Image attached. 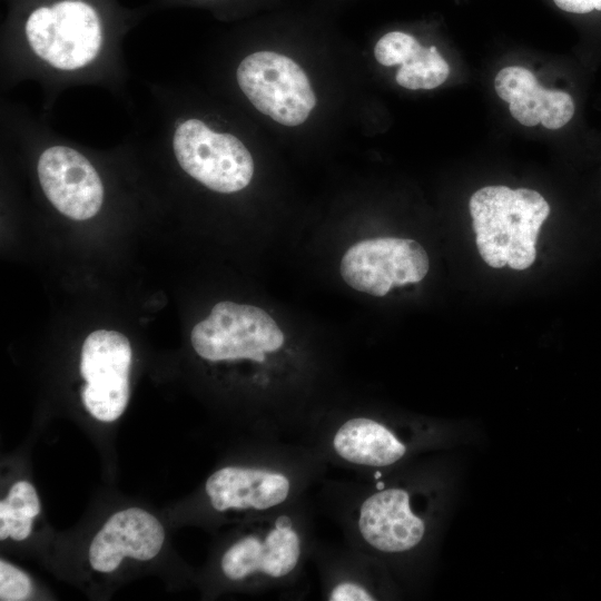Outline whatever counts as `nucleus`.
<instances>
[{
	"label": "nucleus",
	"instance_id": "7ed1b4c3",
	"mask_svg": "<svg viewBox=\"0 0 601 601\" xmlns=\"http://www.w3.org/2000/svg\"><path fill=\"white\" fill-rule=\"evenodd\" d=\"M239 91L259 112L296 127L308 118L316 96L304 69L293 59L268 50L254 51L235 70Z\"/></svg>",
	"mask_w": 601,
	"mask_h": 601
},
{
	"label": "nucleus",
	"instance_id": "423d86ee",
	"mask_svg": "<svg viewBox=\"0 0 601 601\" xmlns=\"http://www.w3.org/2000/svg\"><path fill=\"white\" fill-rule=\"evenodd\" d=\"M132 351L121 333L98 329L87 336L81 348V392L86 410L98 421L114 422L125 412L129 396Z\"/></svg>",
	"mask_w": 601,
	"mask_h": 601
},
{
	"label": "nucleus",
	"instance_id": "9d476101",
	"mask_svg": "<svg viewBox=\"0 0 601 601\" xmlns=\"http://www.w3.org/2000/svg\"><path fill=\"white\" fill-rule=\"evenodd\" d=\"M358 530L362 538L382 552H404L423 539L424 522L410 506L405 490H380L361 505Z\"/></svg>",
	"mask_w": 601,
	"mask_h": 601
},
{
	"label": "nucleus",
	"instance_id": "aec40b11",
	"mask_svg": "<svg viewBox=\"0 0 601 601\" xmlns=\"http://www.w3.org/2000/svg\"><path fill=\"white\" fill-rule=\"evenodd\" d=\"M376 487H377V490H383V489H384V483H383V482H378V483L376 484Z\"/></svg>",
	"mask_w": 601,
	"mask_h": 601
},
{
	"label": "nucleus",
	"instance_id": "f03ea898",
	"mask_svg": "<svg viewBox=\"0 0 601 601\" xmlns=\"http://www.w3.org/2000/svg\"><path fill=\"white\" fill-rule=\"evenodd\" d=\"M469 207L477 250L489 266L524 270L534 263L538 234L550 214L542 195L486 186L471 196Z\"/></svg>",
	"mask_w": 601,
	"mask_h": 601
},
{
	"label": "nucleus",
	"instance_id": "39448f33",
	"mask_svg": "<svg viewBox=\"0 0 601 601\" xmlns=\"http://www.w3.org/2000/svg\"><path fill=\"white\" fill-rule=\"evenodd\" d=\"M428 267V256L417 242L381 237L351 246L342 257L339 270L352 288L383 297L393 286L418 283Z\"/></svg>",
	"mask_w": 601,
	"mask_h": 601
},
{
	"label": "nucleus",
	"instance_id": "f8f14e48",
	"mask_svg": "<svg viewBox=\"0 0 601 601\" xmlns=\"http://www.w3.org/2000/svg\"><path fill=\"white\" fill-rule=\"evenodd\" d=\"M333 447L343 460L367 466H386L398 461L406 447L381 423L355 417L336 431Z\"/></svg>",
	"mask_w": 601,
	"mask_h": 601
},
{
	"label": "nucleus",
	"instance_id": "20e7f679",
	"mask_svg": "<svg viewBox=\"0 0 601 601\" xmlns=\"http://www.w3.org/2000/svg\"><path fill=\"white\" fill-rule=\"evenodd\" d=\"M195 352L210 362L250 359L263 363L278 351L284 333L264 309L230 300L217 303L190 334Z\"/></svg>",
	"mask_w": 601,
	"mask_h": 601
},
{
	"label": "nucleus",
	"instance_id": "f257e3e1",
	"mask_svg": "<svg viewBox=\"0 0 601 601\" xmlns=\"http://www.w3.org/2000/svg\"><path fill=\"white\" fill-rule=\"evenodd\" d=\"M0 85L37 82L49 112L78 86H98L128 101L126 36L149 13L119 0H3Z\"/></svg>",
	"mask_w": 601,
	"mask_h": 601
},
{
	"label": "nucleus",
	"instance_id": "6ab92c4d",
	"mask_svg": "<svg viewBox=\"0 0 601 601\" xmlns=\"http://www.w3.org/2000/svg\"><path fill=\"white\" fill-rule=\"evenodd\" d=\"M230 0H151L148 3L150 11L159 9H174L178 7H191V6H219L223 2Z\"/></svg>",
	"mask_w": 601,
	"mask_h": 601
},
{
	"label": "nucleus",
	"instance_id": "ddd939ff",
	"mask_svg": "<svg viewBox=\"0 0 601 601\" xmlns=\"http://www.w3.org/2000/svg\"><path fill=\"white\" fill-rule=\"evenodd\" d=\"M40 511L35 487L27 481L14 483L0 502V540H26L31 533L33 519Z\"/></svg>",
	"mask_w": 601,
	"mask_h": 601
},
{
	"label": "nucleus",
	"instance_id": "dca6fc26",
	"mask_svg": "<svg viewBox=\"0 0 601 601\" xmlns=\"http://www.w3.org/2000/svg\"><path fill=\"white\" fill-rule=\"evenodd\" d=\"M32 593L30 578L4 560L0 561V600L22 601Z\"/></svg>",
	"mask_w": 601,
	"mask_h": 601
},
{
	"label": "nucleus",
	"instance_id": "2eb2a0df",
	"mask_svg": "<svg viewBox=\"0 0 601 601\" xmlns=\"http://www.w3.org/2000/svg\"><path fill=\"white\" fill-rule=\"evenodd\" d=\"M423 48L415 37L403 31L385 33L374 47L378 63L391 67L411 61Z\"/></svg>",
	"mask_w": 601,
	"mask_h": 601
},
{
	"label": "nucleus",
	"instance_id": "412c9836",
	"mask_svg": "<svg viewBox=\"0 0 601 601\" xmlns=\"http://www.w3.org/2000/svg\"><path fill=\"white\" fill-rule=\"evenodd\" d=\"M381 476V473H376L375 477L378 479Z\"/></svg>",
	"mask_w": 601,
	"mask_h": 601
},
{
	"label": "nucleus",
	"instance_id": "0eeeda50",
	"mask_svg": "<svg viewBox=\"0 0 601 601\" xmlns=\"http://www.w3.org/2000/svg\"><path fill=\"white\" fill-rule=\"evenodd\" d=\"M165 541V531L156 516L139 508L112 514L95 535L89 548V562L102 573L115 571L124 558L148 561L155 558Z\"/></svg>",
	"mask_w": 601,
	"mask_h": 601
},
{
	"label": "nucleus",
	"instance_id": "a211bd4d",
	"mask_svg": "<svg viewBox=\"0 0 601 601\" xmlns=\"http://www.w3.org/2000/svg\"><path fill=\"white\" fill-rule=\"evenodd\" d=\"M558 8L570 13L601 11V0H553Z\"/></svg>",
	"mask_w": 601,
	"mask_h": 601
},
{
	"label": "nucleus",
	"instance_id": "f3484780",
	"mask_svg": "<svg viewBox=\"0 0 601 601\" xmlns=\"http://www.w3.org/2000/svg\"><path fill=\"white\" fill-rule=\"evenodd\" d=\"M331 601H372L373 595L362 585L353 582H342L333 588Z\"/></svg>",
	"mask_w": 601,
	"mask_h": 601
},
{
	"label": "nucleus",
	"instance_id": "4468645a",
	"mask_svg": "<svg viewBox=\"0 0 601 601\" xmlns=\"http://www.w3.org/2000/svg\"><path fill=\"white\" fill-rule=\"evenodd\" d=\"M450 67L436 47H423L408 62L401 65L396 82L406 89H434L449 77Z\"/></svg>",
	"mask_w": 601,
	"mask_h": 601
},
{
	"label": "nucleus",
	"instance_id": "6e6552de",
	"mask_svg": "<svg viewBox=\"0 0 601 601\" xmlns=\"http://www.w3.org/2000/svg\"><path fill=\"white\" fill-rule=\"evenodd\" d=\"M300 540L287 516H280L264 538L248 535L230 545L220 566L230 580H242L253 573L284 578L297 565Z\"/></svg>",
	"mask_w": 601,
	"mask_h": 601
},
{
	"label": "nucleus",
	"instance_id": "9b49d317",
	"mask_svg": "<svg viewBox=\"0 0 601 601\" xmlns=\"http://www.w3.org/2000/svg\"><path fill=\"white\" fill-rule=\"evenodd\" d=\"M205 489L211 506L219 512L267 510L288 497L290 482L283 473L270 470L226 466L207 479Z\"/></svg>",
	"mask_w": 601,
	"mask_h": 601
},
{
	"label": "nucleus",
	"instance_id": "1a4fd4ad",
	"mask_svg": "<svg viewBox=\"0 0 601 601\" xmlns=\"http://www.w3.org/2000/svg\"><path fill=\"white\" fill-rule=\"evenodd\" d=\"M494 88L496 95L509 102L513 118L526 127L541 122L548 129H559L571 120L575 111L570 93L540 86L534 73L523 67L501 69Z\"/></svg>",
	"mask_w": 601,
	"mask_h": 601
}]
</instances>
